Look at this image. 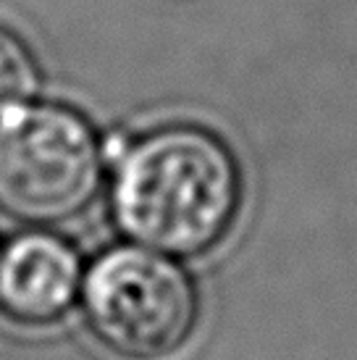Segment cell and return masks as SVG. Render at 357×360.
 <instances>
[{
  "instance_id": "cell-1",
  "label": "cell",
  "mask_w": 357,
  "mask_h": 360,
  "mask_svg": "<svg viewBox=\"0 0 357 360\" xmlns=\"http://www.w3.org/2000/svg\"><path fill=\"white\" fill-rule=\"evenodd\" d=\"M245 202V176L223 137L169 124L124 145L110 205L129 240L178 258L216 250Z\"/></svg>"
},
{
  "instance_id": "cell-2",
  "label": "cell",
  "mask_w": 357,
  "mask_h": 360,
  "mask_svg": "<svg viewBox=\"0 0 357 360\" xmlns=\"http://www.w3.org/2000/svg\"><path fill=\"white\" fill-rule=\"evenodd\" d=\"M105 148L82 113L58 103H27L0 116V213L53 226L95 200Z\"/></svg>"
},
{
  "instance_id": "cell-3",
  "label": "cell",
  "mask_w": 357,
  "mask_h": 360,
  "mask_svg": "<svg viewBox=\"0 0 357 360\" xmlns=\"http://www.w3.org/2000/svg\"><path fill=\"white\" fill-rule=\"evenodd\" d=\"M84 319L92 337L119 360H169L200 323V290L166 252L110 248L84 276Z\"/></svg>"
},
{
  "instance_id": "cell-4",
  "label": "cell",
  "mask_w": 357,
  "mask_h": 360,
  "mask_svg": "<svg viewBox=\"0 0 357 360\" xmlns=\"http://www.w3.org/2000/svg\"><path fill=\"white\" fill-rule=\"evenodd\" d=\"M79 287V252L60 237L30 231L0 252V313L19 326L42 329L66 319Z\"/></svg>"
},
{
  "instance_id": "cell-5",
  "label": "cell",
  "mask_w": 357,
  "mask_h": 360,
  "mask_svg": "<svg viewBox=\"0 0 357 360\" xmlns=\"http://www.w3.org/2000/svg\"><path fill=\"white\" fill-rule=\"evenodd\" d=\"M40 87V63L13 30L0 24V116L21 108Z\"/></svg>"
}]
</instances>
